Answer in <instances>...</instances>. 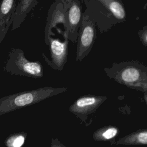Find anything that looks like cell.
Instances as JSON below:
<instances>
[{"instance_id":"7c38bea8","label":"cell","mask_w":147,"mask_h":147,"mask_svg":"<svg viewBox=\"0 0 147 147\" xmlns=\"http://www.w3.org/2000/svg\"><path fill=\"white\" fill-rule=\"evenodd\" d=\"M117 145H147V129H140L118 140Z\"/></svg>"},{"instance_id":"3957f363","label":"cell","mask_w":147,"mask_h":147,"mask_svg":"<svg viewBox=\"0 0 147 147\" xmlns=\"http://www.w3.org/2000/svg\"><path fill=\"white\" fill-rule=\"evenodd\" d=\"M4 71L10 75L41 78L44 75L43 67L38 61L28 60L22 50L12 48L9 52L3 67Z\"/></svg>"},{"instance_id":"277c9868","label":"cell","mask_w":147,"mask_h":147,"mask_svg":"<svg viewBox=\"0 0 147 147\" xmlns=\"http://www.w3.org/2000/svg\"><path fill=\"white\" fill-rule=\"evenodd\" d=\"M96 37L95 23L89 15H82L80 30L78 37L76 60L82 61L91 50Z\"/></svg>"},{"instance_id":"8992f818","label":"cell","mask_w":147,"mask_h":147,"mask_svg":"<svg viewBox=\"0 0 147 147\" xmlns=\"http://www.w3.org/2000/svg\"><path fill=\"white\" fill-rule=\"evenodd\" d=\"M68 36L64 41L50 37L46 44L49 46L51 60L47 61L54 69L62 70L67 62L68 55Z\"/></svg>"},{"instance_id":"2e32d148","label":"cell","mask_w":147,"mask_h":147,"mask_svg":"<svg viewBox=\"0 0 147 147\" xmlns=\"http://www.w3.org/2000/svg\"><path fill=\"white\" fill-rule=\"evenodd\" d=\"M144 99H145V100L146 101V103L147 104V92H146V94H145V95L144 96Z\"/></svg>"},{"instance_id":"7a4b0ae2","label":"cell","mask_w":147,"mask_h":147,"mask_svg":"<svg viewBox=\"0 0 147 147\" xmlns=\"http://www.w3.org/2000/svg\"><path fill=\"white\" fill-rule=\"evenodd\" d=\"M110 78L126 86L147 92V68L141 64L126 62L105 68Z\"/></svg>"},{"instance_id":"5bb4252c","label":"cell","mask_w":147,"mask_h":147,"mask_svg":"<svg viewBox=\"0 0 147 147\" xmlns=\"http://www.w3.org/2000/svg\"><path fill=\"white\" fill-rule=\"evenodd\" d=\"M138 36L142 42V44L147 47V26H144L138 32Z\"/></svg>"},{"instance_id":"ac0fdd59","label":"cell","mask_w":147,"mask_h":147,"mask_svg":"<svg viewBox=\"0 0 147 147\" xmlns=\"http://www.w3.org/2000/svg\"><path fill=\"white\" fill-rule=\"evenodd\" d=\"M0 3H1V1H0Z\"/></svg>"},{"instance_id":"e0dca14e","label":"cell","mask_w":147,"mask_h":147,"mask_svg":"<svg viewBox=\"0 0 147 147\" xmlns=\"http://www.w3.org/2000/svg\"><path fill=\"white\" fill-rule=\"evenodd\" d=\"M147 7V2L145 3V4L144 5V9H145V8H146Z\"/></svg>"},{"instance_id":"8fae6325","label":"cell","mask_w":147,"mask_h":147,"mask_svg":"<svg viewBox=\"0 0 147 147\" xmlns=\"http://www.w3.org/2000/svg\"><path fill=\"white\" fill-rule=\"evenodd\" d=\"M98 2L103 6L119 22L126 20V11L123 3L118 0H98Z\"/></svg>"},{"instance_id":"9c48e42d","label":"cell","mask_w":147,"mask_h":147,"mask_svg":"<svg viewBox=\"0 0 147 147\" xmlns=\"http://www.w3.org/2000/svg\"><path fill=\"white\" fill-rule=\"evenodd\" d=\"M16 0H3L0 3V43L13 22V16L17 5Z\"/></svg>"},{"instance_id":"6da1fadb","label":"cell","mask_w":147,"mask_h":147,"mask_svg":"<svg viewBox=\"0 0 147 147\" xmlns=\"http://www.w3.org/2000/svg\"><path fill=\"white\" fill-rule=\"evenodd\" d=\"M65 87H44L0 98V115L34 105L67 90Z\"/></svg>"},{"instance_id":"ba28073f","label":"cell","mask_w":147,"mask_h":147,"mask_svg":"<svg viewBox=\"0 0 147 147\" xmlns=\"http://www.w3.org/2000/svg\"><path fill=\"white\" fill-rule=\"evenodd\" d=\"M65 11L66 9L63 0L56 1L50 7L44 30L45 43L47 42L49 36L51 35L52 29L55 28L58 24H63L67 32Z\"/></svg>"},{"instance_id":"4fadbf2b","label":"cell","mask_w":147,"mask_h":147,"mask_svg":"<svg viewBox=\"0 0 147 147\" xmlns=\"http://www.w3.org/2000/svg\"><path fill=\"white\" fill-rule=\"evenodd\" d=\"M119 130L113 126H107L98 129L93 134V138L96 141H107L113 139L118 133Z\"/></svg>"},{"instance_id":"30bf717a","label":"cell","mask_w":147,"mask_h":147,"mask_svg":"<svg viewBox=\"0 0 147 147\" xmlns=\"http://www.w3.org/2000/svg\"><path fill=\"white\" fill-rule=\"evenodd\" d=\"M36 0H21L17 4L13 16L11 30L16 29L21 26L28 13L37 5Z\"/></svg>"},{"instance_id":"5b68a950","label":"cell","mask_w":147,"mask_h":147,"mask_svg":"<svg viewBox=\"0 0 147 147\" xmlns=\"http://www.w3.org/2000/svg\"><path fill=\"white\" fill-rule=\"evenodd\" d=\"M63 2L66 9L68 38L74 43L77 41L82 21V4L78 0H63Z\"/></svg>"},{"instance_id":"52a82bcc","label":"cell","mask_w":147,"mask_h":147,"mask_svg":"<svg viewBox=\"0 0 147 147\" xmlns=\"http://www.w3.org/2000/svg\"><path fill=\"white\" fill-rule=\"evenodd\" d=\"M106 99V96H83L76 99L71 105L69 111L79 117L88 115L95 111Z\"/></svg>"},{"instance_id":"9a60e30c","label":"cell","mask_w":147,"mask_h":147,"mask_svg":"<svg viewBox=\"0 0 147 147\" xmlns=\"http://www.w3.org/2000/svg\"><path fill=\"white\" fill-rule=\"evenodd\" d=\"M24 142V137L22 136L17 137L13 142L14 147H20Z\"/></svg>"}]
</instances>
